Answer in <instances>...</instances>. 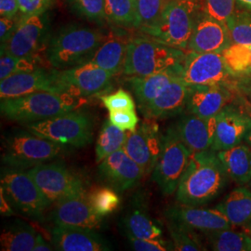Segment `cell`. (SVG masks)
I'll return each instance as SVG.
<instances>
[{
    "instance_id": "1",
    "label": "cell",
    "mask_w": 251,
    "mask_h": 251,
    "mask_svg": "<svg viewBox=\"0 0 251 251\" xmlns=\"http://www.w3.org/2000/svg\"><path fill=\"white\" fill-rule=\"evenodd\" d=\"M227 177L217 152L210 149L192 152L176 191L177 201L189 206H205L222 193Z\"/></svg>"
},
{
    "instance_id": "2",
    "label": "cell",
    "mask_w": 251,
    "mask_h": 251,
    "mask_svg": "<svg viewBox=\"0 0 251 251\" xmlns=\"http://www.w3.org/2000/svg\"><path fill=\"white\" fill-rule=\"evenodd\" d=\"M105 38L100 31L91 27L64 25L50 35L45 50L47 61L58 70L89 63Z\"/></svg>"
},
{
    "instance_id": "3",
    "label": "cell",
    "mask_w": 251,
    "mask_h": 251,
    "mask_svg": "<svg viewBox=\"0 0 251 251\" xmlns=\"http://www.w3.org/2000/svg\"><path fill=\"white\" fill-rule=\"evenodd\" d=\"M69 147L56 144L28 129H13L1 138L2 166L28 171L64 156Z\"/></svg>"
},
{
    "instance_id": "4",
    "label": "cell",
    "mask_w": 251,
    "mask_h": 251,
    "mask_svg": "<svg viewBox=\"0 0 251 251\" xmlns=\"http://www.w3.org/2000/svg\"><path fill=\"white\" fill-rule=\"evenodd\" d=\"M85 100L66 92L36 91L22 97L1 100L3 117L25 125L56 117L79 107Z\"/></svg>"
},
{
    "instance_id": "5",
    "label": "cell",
    "mask_w": 251,
    "mask_h": 251,
    "mask_svg": "<svg viewBox=\"0 0 251 251\" xmlns=\"http://www.w3.org/2000/svg\"><path fill=\"white\" fill-rule=\"evenodd\" d=\"M186 54L182 50L165 45L151 36L128 39L123 73L128 76H146L181 65Z\"/></svg>"
},
{
    "instance_id": "6",
    "label": "cell",
    "mask_w": 251,
    "mask_h": 251,
    "mask_svg": "<svg viewBox=\"0 0 251 251\" xmlns=\"http://www.w3.org/2000/svg\"><path fill=\"white\" fill-rule=\"evenodd\" d=\"M201 11L202 0H169L157 25L144 34L165 45L185 50Z\"/></svg>"
},
{
    "instance_id": "7",
    "label": "cell",
    "mask_w": 251,
    "mask_h": 251,
    "mask_svg": "<svg viewBox=\"0 0 251 251\" xmlns=\"http://www.w3.org/2000/svg\"><path fill=\"white\" fill-rule=\"evenodd\" d=\"M24 126L34 134L69 148L89 145L93 136V123L90 116L76 110Z\"/></svg>"
},
{
    "instance_id": "8",
    "label": "cell",
    "mask_w": 251,
    "mask_h": 251,
    "mask_svg": "<svg viewBox=\"0 0 251 251\" xmlns=\"http://www.w3.org/2000/svg\"><path fill=\"white\" fill-rule=\"evenodd\" d=\"M0 184L11 206L33 220H44L50 204L27 171L2 166Z\"/></svg>"
},
{
    "instance_id": "9",
    "label": "cell",
    "mask_w": 251,
    "mask_h": 251,
    "mask_svg": "<svg viewBox=\"0 0 251 251\" xmlns=\"http://www.w3.org/2000/svg\"><path fill=\"white\" fill-rule=\"evenodd\" d=\"M50 205L87 194V183L61 160H53L27 171Z\"/></svg>"
},
{
    "instance_id": "10",
    "label": "cell",
    "mask_w": 251,
    "mask_h": 251,
    "mask_svg": "<svg viewBox=\"0 0 251 251\" xmlns=\"http://www.w3.org/2000/svg\"><path fill=\"white\" fill-rule=\"evenodd\" d=\"M191 154L175 126L171 125L164 135L161 154L152 171V179L165 196H171L177 191Z\"/></svg>"
},
{
    "instance_id": "11",
    "label": "cell",
    "mask_w": 251,
    "mask_h": 251,
    "mask_svg": "<svg viewBox=\"0 0 251 251\" xmlns=\"http://www.w3.org/2000/svg\"><path fill=\"white\" fill-rule=\"evenodd\" d=\"M50 37L49 13L24 18L9 40L1 44V52L18 57H35L48 45Z\"/></svg>"
},
{
    "instance_id": "12",
    "label": "cell",
    "mask_w": 251,
    "mask_h": 251,
    "mask_svg": "<svg viewBox=\"0 0 251 251\" xmlns=\"http://www.w3.org/2000/svg\"><path fill=\"white\" fill-rule=\"evenodd\" d=\"M180 78L188 86L230 84L235 78L229 71L222 53L192 52L186 54Z\"/></svg>"
},
{
    "instance_id": "13",
    "label": "cell",
    "mask_w": 251,
    "mask_h": 251,
    "mask_svg": "<svg viewBox=\"0 0 251 251\" xmlns=\"http://www.w3.org/2000/svg\"><path fill=\"white\" fill-rule=\"evenodd\" d=\"M57 76L63 92L86 98L107 90L114 75L89 62L69 69H57Z\"/></svg>"
},
{
    "instance_id": "14",
    "label": "cell",
    "mask_w": 251,
    "mask_h": 251,
    "mask_svg": "<svg viewBox=\"0 0 251 251\" xmlns=\"http://www.w3.org/2000/svg\"><path fill=\"white\" fill-rule=\"evenodd\" d=\"M163 141L164 135L158 125L146 118L135 131H128L123 149L141 167L144 176H148L152 173L160 157Z\"/></svg>"
},
{
    "instance_id": "15",
    "label": "cell",
    "mask_w": 251,
    "mask_h": 251,
    "mask_svg": "<svg viewBox=\"0 0 251 251\" xmlns=\"http://www.w3.org/2000/svg\"><path fill=\"white\" fill-rule=\"evenodd\" d=\"M164 215L167 221L184 225L204 234L232 229V225L227 217L217 207L205 208L178 202L168 206L164 211Z\"/></svg>"
},
{
    "instance_id": "16",
    "label": "cell",
    "mask_w": 251,
    "mask_h": 251,
    "mask_svg": "<svg viewBox=\"0 0 251 251\" xmlns=\"http://www.w3.org/2000/svg\"><path fill=\"white\" fill-rule=\"evenodd\" d=\"M36 91L63 92L57 69L39 67L34 71L14 74L0 82L1 100L18 98Z\"/></svg>"
},
{
    "instance_id": "17",
    "label": "cell",
    "mask_w": 251,
    "mask_h": 251,
    "mask_svg": "<svg viewBox=\"0 0 251 251\" xmlns=\"http://www.w3.org/2000/svg\"><path fill=\"white\" fill-rule=\"evenodd\" d=\"M251 129V118L235 103L226 105L217 115L215 138L211 150L225 151L241 144Z\"/></svg>"
},
{
    "instance_id": "18",
    "label": "cell",
    "mask_w": 251,
    "mask_h": 251,
    "mask_svg": "<svg viewBox=\"0 0 251 251\" xmlns=\"http://www.w3.org/2000/svg\"><path fill=\"white\" fill-rule=\"evenodd\" d=\"M87 194L66 198L54 204L50 214L54 225L91 230L100 229L102 226L103 217L93 210Z\"/></svg>"
},
{
    "instance_id": "19",
    "label": "cell",
    "mask_w": 251,
    "mask_h": 251,
    "mask_svg": "<svg viewBox=\"0 0 251 251\" xmlns=\"http://www.w3.org/2000/svg\"><path fill=\"white\" fill-rule=\"evenodd\" d=\"M232 44L227 24L208 16L202 10L189 40V50L198 53H222Z\"/></svg>"
},
{
    "instance_id": "20",
    "label": "cell",
    "mask_w": 251,
    "mask_h": 251,
    "mask_svg": "<svg viewBox=\"0 0 251 251\" xmlns=\"http://www.w3.org/2000/svg\"><path fill=\"white\" fill-rule=\"evenodd\" d=\"M99 175L117 192H125L134 187L145 177L141 167L124 149L108 155L100 163Z\"/></svg>"
},
{
    "instance_id": "21",
    "label": "cell",
    "mask_w": 251,
    "mask_h": 251,
    "mask_svg": "<svg viewBox=\"0 0 251 251\" xmlns=\"http://www.w3.org/2000/svg\"><path fill=\"white\" fill-rule=\"evenodd\" d=\"M233 90L230 84L213 86H190L187 114L198 117H216L224 108L233 102Z\"/></svg>"
},
{
    "instance_id": "22",
    "label": "cell",
    "mask_w": 251,
    "mask_h": 251,
    "mask_svg": "<svg viewBox=\"0 0 251 251\" xmlns=\"http://www.w3.org/2000/svg\"><path fill=\"white\" fill-rule=\"evenodd\" d=\"M189 92L190 86L179 76L171 81L158 96L140 105L139 109L147 119L157 120L176 117L186 109Z\"/></svg>"
},
{
    "instance_id": "23",
    "label": "cell",
    "mask_w": 251,
    "mask_h": 251,
    "mask_svg": "<svg viewBox=\"0 0 251 251\" xmlns=\"http://www.w3.org/2000/svg\"><path fill=\"white\" fill-rule=\"evenodd\" d=\"M54 250L59 251H110L113 246L95 230L58 226L51 232Z\"/></svg>"
},
{
    "instance_id": "24",
    "label": "cell",
    "mask_w": 251,
    "mask_h": 251,
    "mask_svg": "<svg viewBox=\"0 0 251 251\" xmlns=\"http://www.w3.org/2000/svg\"><path fill=\"white\" fill-rule=\"evenodd\" d=\"M217 116L198 117L187 114L174 124L182 143L191 152H203L210 150L215 138Z\"/></svg>"
},
{
    "instance_id": "25",
    "label": "cell",
    "mask_w": 251,
    "mask_h": 251,
    "mask_svg": "<svg viewBox=\"0 0 251 251\" xmlns=\"http://www.w3.org/2000/svg\"><path fill=\"white\" fill-rule=\"evenodd\" d=\"M122 221L126 236L151 239L160 238L163 234L161 224L150 215L142 195H135Z\"/></svg>"
},
{
    "instance_id": "26",
    "label": "cell",
    "mask_w": 251,
    "mask_h": 251,
    "mask_svg": "<svg viewBox=\"0 0 251 251\" xmlns=\"http://www.w3.org/2000/svg\"><path fill=\"white\" fill-rule=\"evenodd\" d=\"M181 69L182 64L146 76H129L127 82L138 101V106L145 104L158 96L171 81L180 76Z\"/></svg>"
},
{
    "instance_id": "27",
    "label": "cell",
    "mask_w": 251,
    "mask_h": 251,
    "mask_svg": "<svg viewBox=\"0 0 251 251\" xmlns=\"http://www.w3.org/2000/svg\"><path fill=\"white\" fill-rule=\"evenodd\" d=\"M225 214L231 225L251 231V192L239 187L233 190L225 200L216 206Z\"/></svg>"
},
{
    "instance_id": "28",
    "label": "cell",
    "mask_w": 251,
    "mask_h": 251,
    "mask_svg": "<svg viewBox=\"0 0 251 251\" xmlns=\"http://www.w3.org/2000/svg\"><path fill=\"white\" fill-rule=\"evenodd\" d=\"M225 171L239 185L251 182V146L238 144L233 148L217 152Z\"/></svg>"
},
{
    "instance_id": "29",
    "label": "cell",
    "mask_w": 251,
    "mask_h": 251,
    "mask_svg": "<svg viewBox=\"0 0 251 251\" xmlns=\"http://www.w3.org/2000/svg\"><path fill=\"white\" fill-rule=\"evenodd\" d=\"M128 39L124 36H113L105 38L90 60L102 69L115 75L124 71Z\"/></svg>"
},
{
    "instance_id": "30",
    "label": "cell",
    "mask_w": 251,
    "mask_h": 251,
    "mask_svg": "<svg viewBox=\"0 0 251 251\" xmlns=\"http://www.w3.org/2000/svg\"><path fill=\"white\" fill-rule=\"evenodd\" d=\"M37 233L22 221H14L5 225L0 235L1 251H33Z\"/></svg>"
},
{
    "instance_id": "31",
    "label": "cell",
    "mask_w": 251,
    "mask_h": 251,
    "mask_svg": "<svg viewBox=\"0 0 251 251\" xmlns=\"http://www.w3.org/2000/svg\"><path fill=\"white\" fill-rule=\"evenodd\" d=\"M128 131L120 129L109 119L105 120L100 130L96 142L95 155L96 162L100 163L108 155L124 148Z\"/></svg>"
},
{
    "instance_id": "32",
    "label": "cell",
    "mask_w": 251,
    "mask_h": 251,
    "mask_svg": "<svg viewBox=\"0 0 251 251\" xmlns=\"http://www.w3.org/2000/svg\"><path fill=\"white\" fill-rule=\"evenodd\" d=\"M210 249L215 251H250L251 243L248 233H236L225 229L205 233Z\"/></svg>"
},
{
    "instance_id": "33",
    "label": "cell",
    "mask_w": 251,
    "mask_h": 251,
    "mask_svg": "<svg viewBox=\"0 0 251 251\" xmlns=\"http://www.w3.org/2000/svg\"><path fill=\"white\" fill-rule=\"evenodd\" d=\"M107 22L120 28L137 27L136 0H105Z\"/></svg>"
},
{
    "instance_id": "34",
    "label": "cell",
    "mask_w": 251,
    "mask_h": 251,
    "mask_svg": "<svg viewBox=\"0 0 251 251\" xmlns=\"http://www.w3.org/2000/svg\"><path fill=\"white\" fill-rule=\"evenodd\" d=\"M222 54L229 71L234 77L251 76V45L233 43Z\"/></svg>"
},
{
    "instance_id": "35",
    "label": "cell",
    "mask_w": 251,
    "mask_h": 251,
    "mask_svg": "<svg viewBox=\"0 0 251 251\" xmlns=\"http://www.w3.org/2000/svg\"><path fill=\"white\" fill-rule=\"evenodd\" d=\"M167 227L171 234L174 251H206L196 230L171 221H168Z\"/></svg>"
},
{
    "instance_id": "36",
    "label": "cell",
    "mask_w": 251,
    "mask_h": 251,
    "mask_svg": "<svg viewBox=\"0 0 251 251\" xmlns=\"http://www.w3.org/2000/svg\"><path fill=\"white\" fill-rule=\"evenodd\" d=\"M169 0H136L137 27L145 33L157 25Z\"/></svg>"
},
{
    "instance_id": "37",
    "label": "cell",
    "mask_w": 251,
    "mask_h": 251,
    "mask_svg": "<svg viewBox=\"0 0 251 251\" xmlns=\"http://www.w3.org/2000/svg\"><path fill=\"white\" fill-rule=\"evenodd\" d=\"M66 3L79 18L102 26L107 21L105 15V0H66Z\"/></svg>"
},
{
    "instance_id": "38",
    "label": "cell",
    "mask_w": 251,
    "mask_h": 251,
    "mask_svg": "<svg viewBox=\"0 0 251 251\" xmlns=\"http://www.w3.org/2000/svg\"><path fill=\"white\" fill-rule=\"evenodd\" d=\"M87 197L93 210L101 217L113 213L120 205V198L117 191L112 187L91 189Z\"/></svg>"
},
{
    "instance_id": "39",
    "label": "cell",
    "mask_w": 251,
    "mask_h": 251,
    "mask_svg": "<svg viewBox=\"0 0 251 251\" xmlns=\"http://www.w3.org/2000/svg\"><path fill=\"white\" fill-rule=\"evenodd\" d=\"M40 59L38 56L18 58L1 52L0 56V79L3 80L17 73L30 72L39 68Z\"/></svg>"
},
{
    "instance_id": "40",
    "label": "cell",
    "mask_w": 251,
    "mask_h": 251,
    "mask_svg": "<svg viewBox=\"0 0 251 251\" xmlns=\"http://www.w3.org/2000/svg\"><path fill=\"white\" fill-rule=\"evenodd\" d=\"M233 44L251 45V13L235 12L227 22Z\"/></svg>"
},
{
    "instance_id": "41",
    "label": "cell",
    "mask_w": 251,
    "mask_h": 251,
    "mask_svg": "<svg viewBox=\"0 0 251 251\" xmlns=\"http://www.w3.org/2000/svg\"><path fill=\"white\" fill-rule=\"evenodd\" d=\"M233 90V103L251 118V76L235 77L231 83Z\"/></svg>"
},
{
    "instance_id": "42",
    "label": "cell",
    "mask_w": 251,
    "mask_h": 251,
    "mask_svg": "<svg viewBox=\"0 0 251 251\" xmlns=\"http://www.w3.org/2000/svg\"><path fill=\"white\" fill-rule=\"evenodd\" d=\"M235 1L236 0H204L202 3V10L208 16L227 24L235 13Z\"/></svg>"
},
{
    "instance_id": "43",
    "label": "cell",
    "mask_w": 251,
    "mask_h": 251,
    "mask_svg": "<svg viewBox=\"0 0 251 251\" xmlns=\"http://www.w3.org/2000/svg\"><path fill=\"white\" fill-rule=\"evenodd\" d=\"M100 100L109 113L116 111L135 110L136 107L133 97L129 92L123 89H119L112 94L103 95L100 97Z\"/></svg>"
},
{
    "instance_id": "44",
    "label": "cell",
    "mask_w": 251,
    "mask_h": 251,
    "mask_svg": "<svg viewBox=\"0 0 251 251\" xmlns=\"http://www.w3.org/2000/svg\"><path fill=\"white\" fill-rule=\"evenodd\" d=\"M131 249L136 251H174L172 242L160 238L141 239L133 236H126Z\"/></svg>"
},
{
    "instance_id": "45",
    "label": "cell",
    "mask_w": 251,
    "mask_h": 251,
    "mask_svg": "<svg viewBox=\"0 0 251 251\" xmlns=\"http://www.w3.org/2000/svg\"><path fill=\"white\" fill-rule=\"evenodd\" d=\"M109 120L120 129L130 132H133L137 129L140 122L135 110L110 112Z\"/></svg>"
},
{
    "instance_id": "46",
    "label": "cell",
    "mask_w": 251,
    "mask_h": 251,
    "mask_svg": "<svg viewBox=\"0 0 251 251\" xmlns=\"http://www.w3.org/2000/svg\"><path fill=\"white\" fill-rule=\"evenodd\" d=\"M23 18L48 12L52 0H17Z\"/></svg>"
},
{
    "instance_id": "47",
    "label": "cell",
    "mask_w": 251,
    "mask_h": 251,
    "mask_svg": "<svg viewBox=\"0 0 251 251\" xmlns=\"http://www.w3.org/2000/svg\"><path fill=\"white\" fill-rule=\"evenodd\" d=\"M22 15L20 14L17 17L14 18H7L1 17L0 20V42L1 44L6 43L10 36L13 35L14 31L18 26L19 24L23 20Z\"/></svg>"
},
{
    "instance_id": "48",
    "label": "cell",
    "mask_w": 251,
    "mask_h": 251,
    "mask_svg": "<svg viewBox=\"0 0 251 251\" xmlns=\"http://www.w3.org/2000/svg\"><path fill=\"white\" fill-rule=\"evenodd\" d=\"M0 14L1 17L14 18L20 15L17 0H0Z\"/></svg>"
},
{
    "instance_id": "49",
    "label": "cell",
    "mask_w": 251,
    "mask_h": 251,
    "mask_svg": "<svg viewBox=\"0 0 251 251\" xmlns=\"http://www.w3.org/2000/svg\"><path fill=\"white\" fill-rule=\"evenodd\" d=\"M0 212L1 215L5 216V217H9V216H13L15 213L12 210L11 204L9 203L8 198H6L3 189L0 187Z\"/></svg>"
},
{
    "instance_id": "50",
    "label": "cell",
    "mask_w": 251,
    "mask_h": 251,
    "mask_svg": "<svg viewBox=\"0 0 251 251\" xmlns=\"http://www.w3.org/2000/svg\"><path fill=\"white\" fill-rule=\"evenodd\" d=\"M54 249L51 248L50 245H49L48 243H46L45 239L43 238V236L39 233H37L36 236V245L34 247L33 251H51Z\"/></svg>"
},
{
    "instance_id": "51",
    "label": "cell",
    "mask_w": 251,
    "mask_h": 251,
    "mask_svg": "<svg viewBox=\"0 0 251 251\" xmlns=\"http://www.w3.org/2000/svg\"><path fill=\"white\" fill-rule=\"evenodd\" d=\"M236 1L244 7H246L247 9H251V0H236Z\"/></svg>"
},
{
    "instance_id": "52",
    "label": "cell",
    "mask_w": 251,
    "mask_h": 251,
    "mask_svg": "<svg viewBox=\"0 0 251 251\" xmlns=\"http://www.w3.org/2000/svg\"><path fill=\"white\" fill-rule=\"evenodd\" d=\"M247 142H248V144H250L251 146V129L249 131V133L247 134L246 136V139H245Z\"/></svg>"
},
{
    "instance_id": "53",
    "label": "cell",
    "mask_w": 251,
    "mask_h": 251,
    "mask_svg": "<svg viewBox=\"0 0 251 251\" xmlns=\"http://www.w3.org/2000/svg\"><path fill=\"white\" fill-rule=\"evenodd\" d=\"M248 234H249V235H250V238H251V231H250V232H249V233H248Z\"/></svg>"
}]
</instances>
